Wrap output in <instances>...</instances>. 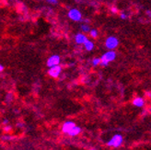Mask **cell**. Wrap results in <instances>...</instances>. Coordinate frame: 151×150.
<instances>
[{
	"label": "cell",
	"mask_w": 151,
	"mask_h": 150,
	"mask_svg": "<svg viewBox=\"0 0 151 150\" xmlns=\"http://www.w3.org/2000/svg\"><path fill=\"white\" fill-rule=\"evenodd\" d=\"M80 133H81V128L76 125V126L73 127V128L68 133H67V134L70 136H78Z\"/></svg>",
	"instance_id": "10"
},
{
	"label": "cell",
	"mask_w": 151,
	"mask_h": 150,
	"mask_svg": "<svg viewBox=\"0 0 151 150\" xmlns=\"http://www.w3.org/2000/svg\"><path fill=\"white\" fill-rule=\"evenodd\" d=\"M68 18L73 21H81L82 19V14L77 9H72L68 11Z\"/></svg>",
	"instance_id": "5"
},
{
	"label": "cell",
	"mask_w": 151,
	"mask_h": 150,
	"mask_svg": "<svg viewBox=\"0 0 151 150\" xmlns=\"http://www.w3.org/2000/svg\"><path fill=\"white\" fill-rule=\"evenodd\" d=\"M83 45H84L85 49L87 51H88V52L92 51L94 49V43H93V42L92 41H89L88 39H87V41L84 43H83Z\"/></svg>",
	"instance_id": "11"
},
{
	"label": "cell",
	"mask_w": 151,
	"mask_h": 150,
	"mask_svg": "<svg viewBox=\"0 0 151 150\" xmlns=\"http://www.w3.org/2000/svg\"><path fill=\"white\" fill-rule=\"evenodd\" d=\"M147 15H150V11H149V10H147Z\"/></svg>",
	"instance_id": "20"
},
{
	"label": "cell",
	"mask_w": 151,
	"mask_h": 150,
	"mask_svg": "<svg viewBox=\"0 0 151 150\" xmlns=\"http://www.w3.org/2000/svg\"><path fill=\"white\" fill-rule=\"evenodd\" d=\"M119 45V40L115 36H110L105 41V46L109 50H114Z\"/></svg>",
	"instance_id": "3"
},
{
	"label": "cell",
	"mask_w": 151,
	"mask_h": 150,
	"mask_svg": "<svg viewBox=\"0 0 151 150\" xmlns=\"http://www.w3.org/2000/svg\"><path fill=\"white\" fill-rule=\"evenodd\" d=\"M80 28H81V29H82V32H88L90 31L89 26L87 25V24H83V25H81Z\"/></svg>",
	"instance_id": "13"
},
{
	"label": "cell",
	"mask_w": 151,
	"mask_h": 150,
	"mask_svg": "<svg viewBox=\"0 0 151 150\" xmlns=\"http://www.w3.org/2000/svg\"><path fill=\"white\" fill-rule=\"evenodd\" d=\"M87 39H88L87 36L84 33H78L77 35H76V37H75L76 42H77L78 44H82V45H83V43H84L87 41Z\"/></svg>",
	"instance_id": "9"
},
{
	"label": "cell",
	"mask_w": 151,
	"mask_h": 150,
	"mask_svg": "<svg viewBox=\"0 0 151 150\" xmlns=\"http://www.w3.org/2000/svg\"><path fill=\"white\" fill-rule=\"evenodd\" d=\"M124 143V138L121 134H114L110 141L107 143L108 146H112V147H119L123 145Z\"/></svg>",
	"instance_id": "2"
},
{
	"label": "cell",
	"mask_w": 151,
	"mask_h": 150,
	"mask_svg": "<svg viewBox=\"0 0 151 150\" xmlns=\"http://www.w3.org/2000/svg\"><path fill=\"white\" fill-rule=\"evenodd\" d=\"M115 58H116V52H114V50H109L107 52H105V54L101 57L100 65L107 66L110 62L114 61Z\"/></svg>",
	"instance_id": "1"
},
{
	"label": "cell",
	"mask_w": 151,
	"mask_h": 150,
	"mask_svg": "<svg viewBox=\"0 0 151 150\" xmlns=\"http://www.w3.org/2000/svg\"><path fill=\"white\" fill-rule=\"evenodd\" d=\"M101 63V58H94L92 60V65L97 66V65H100Z\"/></svg>",
	"instance_id": "14"
},
{
	"label": "cell",
	"mask_w": 151,
	"mask_h": 150,
	"mask_svg": "<svg viewBox=\"0 0 151 150\" xmlns=\"http://www.w3.org/2000/svg\"><path fill=\"white\" fill-rule=\"evenodd\" d=\"M120 18L122 19H126V18H127V16L124 14V13H121L120 14Z\"/></svg>",
	"instance_id": "15"
},
{
	"label": "cell",
	"mask_w": 151,
	"mask_h": 150,
	"mask_svg": "<svg viewBox=\"0 0 151 150\" xmlns=\"http://www.w3.org/2000/svg\"><path fill=\"white\" fill-rule=\"evenodd\" d=\"M133 105L135 107H137V108H142V107H144V105H145V100L143 98H141V97H137V98H134L132 101Z\"/></svg>",
	"instance_id": "8"
},
{
	"label": "cell",
	"mask_w": 151,
	"mask_h": 150,
	"mask_svg": "<svg viewBox=\"0 0 151 150\" xmlns=\"http://www.w3.org/2000/svg\"><path fill=\"white\" fill-rule=\"evenodd\" d=\"M47 1H48L49 3H51V4H54V5H56V4L58 3L57 0H47Z\"/></svg>",
	"instance_id": "17"
},
{
	"label": "cell",
	"mask_w": 151,
	"mask_h": 150,
	"mask_svg": "<svg viewBox=\"0 0 151 150\" xmlns=\"http://www.w3.org/2000/svg\"><path fill=\"white\" fill-rule=\"evenodd\" d=\"M3 70H4V66L2 65H0V73H1Z\"/></svg>",
	"instance_id": "18"
},
{
	"label": "cell",
	"mask_w": 151,
	"mask_h": 150,
	"mask_svg": "<svg viewBox=\"0 0 151 150\" xmlns=\"http://www.w3.org/2000/svg\"><path fill=\"white\" fill-rule=\"evenodd\" d=\"M10 130V127H6L5 128V131H9Z\"/></svg>",
	"instance_id": "19"
},
{
	"label": "cell",
	"mask_w": 151,
	"mask_h": 150,
	"mask_svg": "<svg viewBox=\"0 0 151 150\" xmlns=\"http://www.w3.org/2000/svg\"><path fill=\"white\" fill-rule=\"evenodd\" d=\"M111 12H112V13H117V12H118V9H116L115 6H112V7H111Z\"/></svg>",
	"instance_id": "16"
},
{
	"label": "cell",
	"mask_w": 151,
	"mask_h": 150,
	"mask_svg": "<svg viewBox=\"0 0 151 150\" xmlns=\"http://www.w3.org/2000/svg\"><path fill=\"white\" fill-rule=\"evenodd\" d=\"M74 126H76V123L74 122H71V121H67L65 122L63 126H62V132L65 133H68Z\"/></svg>",
	"instance_id": "7"
},
{
	"label": "cell",
	"mask_w": 151,
	"mask_h": 150,
	"mask_svg": "<svg viewBox=\"0 0 151 150\" xmlns=\"http://www.w3.org/2000/svg\"><path fill=\"white\" fill-rule=\"evenodd\" d=\"M61 72H62L61 65H54V66L50 67V69L48 70V75L52 78H59Z\"/></svg>",
	"instance_id": "4"
},
{
	"label": "cell",
	"mask_w": 151,
	"mask_h": 150,
	"mask_svg": "<svg viewBox=\"0 0 151 150\" xmlns=\"http://www.w3.org/2000/svg\"><path fill=\"white\" fill-rule=\"evenodd\" d=\"M60 62H61V58H60L59 55H52L48 58L47 60V62H46V65L48 67H52V66H54V65H57L60 64Z\"/></svg>",
	"instance_id": "6"
},
{
	"label": "cell",
	"mask_w": 151,
	"mask_h": 150,
	"mask_svg": "<svg viewBox=\"0 0 151 150\" xmlns=\"http://www.w3.org/2000/svg\"><path fill=\"white\" fill-rule=\"evenodd\" d=\"M88 32H89V35L91 36V38H97L98 37V31L97 29H90Z\"/></svg>",
	"instance_id": "12"
}]
</instances>
